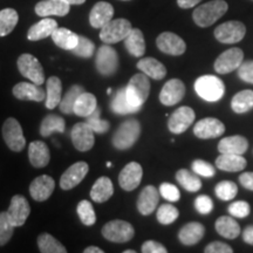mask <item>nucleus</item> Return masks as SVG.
I'll list each match as a JSON object with an SVG mask.
<instances>
[{
  "label": "nucleus",
  "instance_id": "1",
  "mask_svg": "<svg viewBox=\"0 0 253 253\" xmlns=\"http://www.w3.org/2000/svg\"><path fill=\"white\" fill-rule=\"evenodd\" d=\"M229 5L224 0H212L198 6L192 13L195 24L199 27H209L227 12Z\"/></svg>",
  "mask_w": 253,
  "mask_h": 253
},
{
  "label": "nucleus",
  "instance_id": "2",
  "mask_svg": "<svg viewBox=\"0 0 253 253\" xmlns=\"http://www.w3.org/2000/svg\"><path fill=\"white\" fill-rule=\"evenodd\" d=\"M140 135L141 123L136 119H128L122 122L114 132L113 145L119 150H126L137 142Z\"/></svg>",
  "mask_w": 253,
  "mask_h": 253
},
{
  "label": "nucleus",
  "instance_id": "3",
  "mask_svg": "<svg viewBox=\"0 0 253 253\" xmlns=\"http://www.w3.org/2000/svg\"><path fill=\"white\" fill-rule=\"evenodd\" d=\"M126 97L131 106L142 108L150 94V81L144 73L135 74L126 87Z\"/></svg>",
  "mask_w": 253,
  "mask_h": 253
},
{
  "label": "nucleus",
  "instance_id": "4",
  "mask_svg": "<svg viewBox=\"0 0 253 253\" xmlns=\"http://www.w3.org/2000/svg\"><path fill=\"white\" fill-rule=\"evenodd\" d=\"M195 90L199 97L209 102L219 101L225 94V84L219 78L213 75H203L195 82Z\"/></svg>",
  "mask_w": 253,
  "mask_h": 253
},
{
  "label": "nucleus",
  "instance_id": "5",
  "mask_svg": "<svg viewBox=\"0 0 253 253\" xmlns=\"http://www.w3.org/2000/svg\"><path fill=\"white\" fill-rule=\"evenodd\" d=\"M102 236L113 243L130 242L135 236L134 226L128 221L122 219H114L104 224L102 227Z\"/></svg>",
  "mask_w": 253,
  "mask_h": 253
},
{
  "label": "nucleus",
  "instance_id": "6",
  "mask_svg": "<svg viewBox=\"0 0 253 253\" xmlns=\"http://www.w3.org/2000/svg\"><path fill=\"white\" fill-rule=\"evenodd\" d=\"M2 138L7 147L14 153H20L26 145V138L24 136L20 123L14 118H8L2 125Z\"/></svg>",
  "mask_w": 253,
  "mask_h": 253
},
{
  "label": "nucleus",
  "instance_id": "7",
  "mask_svg": "<svg viewBox=\"0 0 253 253\" xmlns=\"http://www.w3.org/2000/svg\"><path fill=\"white\" fill-rule=\"evenodd\" d=\"M131 30L132 27L130 21L122 18L115 19V20H110L108 24L101 28L100 39L108 45L120 42V41L126 39Z\"/></svg>",
  "mask_w": 253,
  "mask_h": 253
},
{
  "label": "nucleus",
  "instance_id": "8",
  "mask_svg": "<svg viewBox=\"0 0 253 253\" xmlns=\"http://www.w3.org/2000/svg\"><path fill=\"white\" fill-rule=\"evenodd\" d=\"M18 69L24 78L28 79L34 84H41L45 82V73L39 60L36 56L25 53L18 58Z\"/></svg>",
  "mask_w": 253,
  "mask_h": 253
},
{
  "label": "nucleus",
  "instance_id": "9",
  "mask_svg": "<svg viewBox=\"0 0 253 253\" xmlns=\"http://www.w3.org/2000/svg\"><path fill=\"white\" fill-rule=\"evenodd\" d=\"M97 72L103 77H112L118 72L119 68V55L116 50L110 47L108 43L101 46L96 52L95 59Z\"/></svg>",
  "mask_w": 253,
  "mask_h": 253
},
{
  "label": "nucleus",
  "instance_id": "10",
  "mask_svg": "<svg viewBox=\"0 0 253 253\" xmlns=\"http://www.w3.org/2000/svg\"><path fill=\"white\" fill-rule=\"evenodd\" d=\"M245 25L240 21L231 20L221 24L214 30V38L221 43H237L244 39Z\"/></svg>",
  "mask_w": 253,
  "mask_h": 253
},
{
  "label": "nucleus",
  "instance_id": "11",
  "mask_svg": "<svg viewBox=\"0 0 253 253\" xmlns=\"http://www.w3.org/2000/svg\"><path fill=\"white\" fill-rule=\"evenodd\" d=\"M72 143L74 148L81 153L89 151L94 147V130L87 122H79L71 130Z\"/></svg>",
  "mask_w": 253,
  "mask_h": 253
},
{
  "label": "nucleus",
  "instance_id": "12",
  "mask_svg": "<svg viewBox=\"0 0 253 253\" xmlns=\"http://www.w3.org/2000/svg\"><path fill=\"white\" fill-rule=\"evenodd\" d=\"M243 60H244V52L238 47H233L218 56L214 61V71L219 74H227L238 69L243 63Z\"/></svg>",
  "mask_w": 253,
  "mask_h": 253
},
{
  "label": "nucleus",
  "instance_id": "13",
  "mask_svg": "<svg viewBox=\"0 0 253 253\" xmlns=\"http://www.w3.org/2000/svg\"><path fill=\"white\" fill-rule=\"evenodd\" d=\"M196 114L194 109L188 106L179 107L171 114L168 121V128L172 134L179 135L188 130V128L195 121Z\"/></svg>",
  "mask_w": 253,
  "mask_h": 253
},
{
  "label": "nucleus",
  "instance_id": "14",
  "mask_svg": "<svg viewBox=\"0 0 253 253\" xmlns=\"http://www.w3.org/2000/svg\"><path fill=\"white\" fill-rule=\"evenodd\" d=\"M6 212H7L8 219L15 227L23 226L31 213L30 203L24 196L15 195L12 197L11 204Z\"/></svg>",
  "mask_w": 253,
  "mask_h": 253
},
{
  "label": "nucleus",
  "instance_id": "15",
  "mask_svg": "<svg viewBox=\"0 0 253 253\" xmlns=\"http://www.w3.org/2000/svg\"><path fill=\"white\" fill-rule=\"evenodd\" d=\"M89 171V166L84 161L72 164L60 177V188L62 190H72L84 181Z\"/></svg>",
  "mask_w": 253,
  "mask_h": 253
},
{
  "label": "nucleus",
  "instance_id": "16",
  "mask_svg": "<svg viewBox=\"0 0 253 253\" xmlns=\"http://www.w3.org/2000/svg\"><path fill=\"white\" fill-rule=\"evenodd\" d=\"M156 45L161 52L169 55H182L186 50L184 40L171 32H163L158 36Z\"/></svg>",
  "mask_w": 253,
  "mask_h": 253
},
{
  "label": "nucleus",
  "instance_id": "17",
  "mask_svg": "<svg viewBox=\"0 0 253 253\" xmlns=\"http://www.w3.org/2000/svg\"><path fill=\"white\" fill-rule=\"evenodd\" d=\"M143 177V169L137 162H130L123 168L119 175V184L125 191H132L140 185Z\"/></svg>",
  "mask_w": 253,
  "mask_h": 253
},
{
  "label": "nucleus",
  "instance_id": "18",
  "mask_svg": "<svg viewBox=\"0 0 253 253\" xmlns=\"http://www.w3.org/2000/svg\"><path fill=\"white\" fill-rule=\"evenodd\" d=\"M185 95V84L179 79H171L164 84L160 93L161 103L167 107L181 102Z\"/></svg>",
  "mask_w": 253,
  "mask_h": 253
},
{
  "label": "nucleus",
  "instance_id": "19",
  "mask_svg": "<svg viewBox=\"0 0 253 253\" xmlns=\"http://www.w3.org/2000/svg\"><path fill=\"white\" fill-rule=\"evenodd\" d=\"M225 132L224 123L214 118H205L196 123L194 126V134L198 138H217Z\"/></svg>",
  "mask_w": 253,
  "mask_h": 253
},
{
  "label": "nucleus",
  "instance_id": "20",
  "mask_svg": "<svg viewBox=\"0 0 253 253\" xmlns=\"http://www.w3.org/2000/svg\"><path fill=\"white\" fill-rule=\"evenodd\" d=\"M55 189V181L48 175H42L33 179L30 185V195L36 202H45L52 196Z\"/></svg>",
  "mask_w": 253,
  "mask_h": 253
},
{
  "label": "nucleus",
  "instance_id": "21",
  "mask_svg": "<svg viewBox=\"0 0 253 253\" xmlns=\"http://www.w3.org/2000/svg\"><path fill=\"white\" fill-rule=\"evenodd\" d=\"M158 202H160V191L154 185H147L138 196L136 207L141 214L149 216L156 210Z\"/></svg>",
  "mask_w": 253,
  "mask_h": 253
},
{
  "label": "nucleus",
  "instance_id": "22",
  "mask_svg": "<svg viewBox=\"0 0 253 253\" xmlns=\"http://www.w3.org/2000/svg\"><path fill=\"white\" fill-rule=\"evenodd\" d=\"M71 5L66 0H42L36 5V13L39 17H65L69 13Z\"/></svg>",
  "mask_w": 253,
  "mask_h": 253
},
{
  "label": "nucleus",
  "instance_id": "23",
  "mask_svg": "<svg viewBox=\"0 0 253 253\" xmlns=\"http://www.w3.org/2000/svg\"><path fill=\"white\" fill-rule=\"evenodd\" d=\"M12 93L18 100L36 101V102L46 100V91L34 82H31V84L30 82H20L13 87Z\"/></svg>",
  "mask_w": 253,
  "mask_h": 253
},
{
  "label": "nucleus",
  "instance_id": "24",
  "mask_svg": "<svg viewBox=\"0 0 253 253\" xmlns=\"http://www.w3.org/2000/svg\"><path fill=\"white\" fill-rule=\"evenodd\" d=\"M114 17V7L109 2L99 1L91 8L89 13V23L94 28H102Z\"/></svg>",
  "mask_w": 253,
  "mask_h": 253
},
{
  "label": "nucleus",
  "instance_id": "25",
  "mask_svg": "<svg viewBox=\"0 0 253 253\" xmlns=\"http://www.w3.org/2000/svg\"><path fill=\"white\" fill-rule=\"evenodd\" d=\"M28 158L34 168H45L50 161V151L46 143L33 141L28 145Z\"/></svg>",
  "mask_w": 253,
  "mask_h": 253
},
{
  "label": "nucleus",
  "instance_id": "26",
  "mask_svg": "<svg viewBox=\"0 0 253 253\" xmlns=\"http://www.w3.org/2000/svg\"><path fill=\"white\" fill-rule=\"evenodd\" d=\"M205 235V227L198 221H191L184 225L179 231L178 239L183 245L192 246L203 239Z\"/></svg>",
  "mask_w": 253,
  "mask_h": 253
},
{
  "label": "nucleus",
  "instance_id": "27",
  "mask_svg": "<svg viewBox=\"0 0 253 253\" xmlns=\"http://www.w3.org/2000/svg\"><path fill=\"white\" fill-rule=\"evenodd\" d=\"M249 148V142L244 136L235 135L223 138L218 143V151L220 154H233L243 155Z\"/></svg>",
  "mask_w": 253,
  "mask_h": 253
},
{
  "label": "nucleus",
  "instance_id": "28",
  "mask_svg": "<svg viewBox=\"0 0 253 253\" xmlns=\"http://www.w3.org/2000/svg\"><path fill=\"white\" fill-rule=\"evenodd\" d=\"M56 28H58V23L54 19L43 18L39 23L34 24L33 26L30 27L27 32V39L31 41H39L46 38L50 37Z\"/></svg>",
  "mask_w": 253,
  "mask_h": 253
},
{
  "label": "nucleus",
  "instance_id": "29",
  "mask_svg": "<svg viewBox=\"0 0 253 253\" xmlns=\"http://www.w3.org/2000/svg\"><path fill=\"white\" fill-rule=\"evenodd\" d=\"M137 69L144 73L148 78L154 79V80H162L167 75V68L162 62L154 58H143L136 65Z\"/></svg>",
  "mask_w": 253,
  "mask_h": 253
},
{
  "label": "nucleus",
  "instance_id": "30",
  "mask_svg": "<svg viewBox=\"0 0 253 253\" xmlns=\"http://www.w3.org/2000/svg\"><path fill=\"white\" fill-rule=\"evenodd\" d=\"M113 194L114 185L110 178L106 176H102L99 179H96L89 192L91 201L96 202V203H104V202L109 201Z\"/></svg>",
  "mask_w": 253,
  "mask_h": 253
},
{
  "label": "nucleus",
  "instance_id": "31",
  "mask_svg": "<svg viewBox=\"0 0 253 253\" xmlns=\"http://www.w3.org/2000/svg\"><path fill=\"white\" fill-rule=\"evenodd\" d=\"M216 166L218 169L223 170V171L237 172L243 171L248 166V162L242 155L221 154L219 157H217Z\"/></svg>",
  "mask_w": 253,
  "mask_h": 253
},
{
  "label": "nucleus",
  "instance_id": "32",
  "mask_svg": "<svg viewBox=\"0 0 253 253\" xmlns=\"http://www.w3.org/2000/svg\"><path fill=\"white\" fill-rule=\"evenodd\" d=\"M62 84L58 77H50L46 82V100L47 109H54L59 106L62 99Z\"/></svg>",
  "mask_w": 253,
  "mask_h": 253
},
{
  "label": "nucleus",
  "instance_id": "33",
  "mask_svg": "<svg viewBox=\"0 0 253 253\" xmlns=\"http://www.w3.org/2000/svg\"><path fill=\"white\" fill-rule=\"evenodd\" d=\"M125 46L132 56L136 58L143 56L145 53V41L142 31L138 28H132L125 39Z\"/></svg>",
  "mask_w": 253,
  "mask_h": 253
},
{
  "label": "nucleus",
  "instance_id": "34",
  "mask_svg": "<svg viewBox=\"0 0 253 253\" xmlns=\"http://www.w3.org/2000/svg\"><path fill=\"white\" fill-rule=\"evenodd\" d=\"M50 37H52L53 42H54L56 46L65 50L74 49L79 41V36L77 33L68 30V28L63 27L56 28Z\"/></svg>",
  "mask_w": 253,
  "mask_h": 253
},
{
  "label": "nucleus",
  "instance_id": "35",
  "mask_svg": "<svg viewBox=\"0 0 253 253\" xmlns=\"http://www.w3.org/2000/svg\"><path fill=\"white\" fill-rule=\"evenodd\" d=\"M110 109L113 113L118 114V115H128V114H132L141 110L140 108L131 106L129 102L128 97H126V88H120L116 91L115 96L113 97L112 102H110Z\"/></svg>",
  "mask_w": 253,
  "mask_h": 253
},
{
  "label": "nucleus",
  "instance_id": "36",
  "mask_svg": "<svg viewBox=\"0 0 253 253\" xmlns=\"http://www.w3.org/2000/svg\"><path fill=\"white\" fill-rule=\"evenodd\" d=\"M217 232L226 239H236L240 235V226L232 217L221 216L216 220Z\"/></svg>",
  "mask_w": 253,
  "mask_h": 253
},
{
  "label": "nucleus",
  "instance_id": "37",
  "mask_svg": "<svg viewBox=\"0 0 253 253\" xmlns=\"http://www.w3.org/2000/svg\"><path fill=\"white\" fill-rule=\"evenodd\" d=\"M96 108L97 101L95 95L84 91L78 97L77 102L74 104V114L78 116H81V118H88Z\"/></svg>",
  "mask_w": 253,
  "mask_h": 253
},
{
  "label": "nucleus",
  "instance_id": "38",
  "mask_svg": "<svg viewBox=\"0 0 253 253\" xmlns=\"http://www.w3.org/2000/svg\"><path fill=\"white\" fill-rule=\"evenodd\" d=\"M66 122L63 118L59 115H47L45 119L41 121L40 125V135L42 137H49L53 132H65Z\"/></svg>",
  "mask_w": 253,
  "mask_h": 253
},
{
  "label": "nucleus",
  "instance_id": "39",
  "mask_svg": "<svg viewBox=\"0 0 253 253\" xmlns=\"http://www.w3.org/2000/svg\"><path fill=\"white\" fill-rule=\"evenodd\" d=\"M231 108L237 114H244L253 109V90L246 89L237 93L231 101Z\"/></svg>",
  "mask_w": 253,
  "mask_h": 253
},
{
  "label": "nucleus",
  "instance_id": "40",
  "mask_svg": "<svg viewBox=\"0 0 253 253\" xmlns=\"http://www.w3.org/2000/svg\"><path fill=\"white\" fill-rule=\"evenodd\" d=\"M176 179L189 192H197L202 188V181L197 173H192L186 169L178 170L176 172Z\"/></svg>",
  "mask_w": 253,
  "mask_h": 253
},
{
  "label": "nucleus",
  "instance_id": "41",
  "mask_svg": "<svg viewBox=\"0 0 253 253\" xmlns=\"http://www.w3.org/2000/svg\"><path fill=\"white\" fill-rule=\"evenodd\" d=\"M38 246H39V251L41 253H66L65 246L59 242L58 239L50 236L49 233H41L38 237Z\"/></svg>",
  "mask_w": 253,
  "mask_h": 253
},
{
  "label": "nucleus",
  "instance_id": "42",
  "mask_svg": "<svg viewBox=\"0 0 253 253\" xmlns=\"http://www.w3.org/2000/svg\"><path fill=\"white\" fill-rule=\"evenodd\" d=\"M19 21L18 12L13 8L0 11V37H6L14 30Z\"/></svg>",
  "mask_w": 253,
  "mask_h": 253
},
{
  "label": "nucleus",
  "instance_id": "43",
  "mask_svg": "<svg viewBox=\"0 0 253 253\" xmlns=\"http://www.w3.org/2000/svg\"><path fill=\"white\" fill-rule=\"evenodd\" d=\"M84 91V88L80 84H74L69 88V90L65 94V96L61 99V102L59 104V109L63 114H74V104L77 102L78 97Z\"/></svg>",
  "mask_w": 253,
  "mask_h": 253
},
{
  "label": "nucleus",
  "instance_id": "44",
  "mask_svg": "<svg viewBox=\"0 0 253 253\" xmlns=\"http://www.w3.org/2000/svg\"><path fill=\"white\" fill-rule=\"evenodd\" d=\"M77 212L84 225L91 226L96 223V214H95L94 208L89 201H86V199L81 201L78 204Z\"/></svg>",
  "mask_w": 253,
  "mask_h": 253
},
{
  "label": "nucleus",
  "instance_id": "45",
  "mask_svg": "<svg viewBox=\"0 0 253 253\" xmlns=\"http://www.w3.org/2000/svg\"><path fill=\"white\" fill-rule=\"evenodd\" d=\"M214 194L220 201H232L238 194V186L231 181H221L214 188Z\"/></svg>",
  "mask_w": 253,
  "mask_h": 253
},
{
  "label": "nucleus",
  "instance_id": "46",
  "mask_svg": "<svg viewBox=\"0 0 253 253\" xmlns=\"http://www.w3.org/2000/svg\"><path fill=\"white\" fill-rule=\"evenodd\" d=\"M179 216V211L171 204H163L158 208L156 217L157 220L163 225H169L175 221Z\"/></svg>",
  "mask_w": 253,
  "mask_h": 253
},
{
  "label": "nucleus",
  "instance_id": "47",
  "mask_svg": "<svg viewBox=\"0 0 253 253\" xmlns=\"http://www.w3.org/2000/svg\"><path fill=\"white\" fill-rule=\"evenodd\" d=\"M74 55L79 56V58L84 59H89L93 56L95 52V45L91 40L88 39L86 37L79 36L78 45L75 46V48L71 50Z\"/></svg>",
  "mask_w": 253,
  "mask_h": 253
},
{
  "label": "nucleus",
  "instance_id": "48",
  "mask_svg": "<svg viewBox=\"0 0 253 253\" xmlns=\"http://www.w3.org/2000/svg\"><path fill=\"white\" fill-rule=\"evenodd\" d=\"M15 226L8 219L7 212H0V246H4L11 240Z\"/></svg>",
  "mask_w": 253,
  "mask_h": 253
},
{
  "label": "nucleus",
  "instance_id": "49",
  "mask_svg": "<svg viewBox=\"0 0 253 253\" xmlns=\"http://www.w3.org/2000/svg\"><path fill=\"white\" fill-rule=\"evenodd\" d=\"M100 116L101 110L99 108H96L89 116H88L86 122L91 126L94 132H96V134H106V132L109 130L110 125L108 121H106V120L100 119Z\"/></svg>",
  "mask_w": 253,
  "mask_h": 253
},
{
  "label": "nucleus",
  "instance_id": "50",
  "mask_svg": "<svg viewBox=\"0 0 253 253\" xmlns=\"http://www.w3.org/2000/svg\"><path fill=\"white\" fill-rule=\"evenodd\" d=\"M192 171L203 177H213L216 169L211 163L203 160H196L192 162Z\"/></svg>",
  "mask_w": 253,
  "mask_h": 253
},
{
  "label": "nucleus",
  "instance_id": "51",
  "mask_svg": "<svg viewBox=\"0 0 253 253\" xmlns=\"http://www.w3.org/2000/svg\"><path fill=\"white\" fill-rule=\"evenodd\" d=\"M158 191L164 199L169 202H178L181 198V192H179L178 188L171 183H162Z\"/></svg>",
  "mask_w": 253,
  "mask_h": 253
},
{
  "label": "nucleus",
  "instance_id": "52",
  "mask_svg": "<svg viewBox=\"0 0 253 253\" xmlns=\"http://www.w3.org/2000/svg\"><path fill=\"white\" fill-rule=\"evenodd\" d=\"M250 204L245 201H237L230 204L229 207V213L232 217L236 218H245L250 214Z\"/></svg>",
  "mask_w": 253,
  "mask_h": 253
},
{
  "label": "nucleus",
  "instance_id": "53",
  "mask_svg": "<svg viewBox=\"0 0 253 253\" xmlns=\"http://www.w3.org/2000/svg\"><path fill=\"white\" fill-rule=\"evenodd\" d=\"M195 208L199 213L208 214L213 210V202L209 196L201 195L195 199Z\"/></svg>",
  "mask_w": 253,
  "mask_h": 253
},
{
  "label": "nucleus",
  "instance_id": "54",
  "mask_svg": "<svg viewBox=\"0 0 253 253\" xmlns=\"http://www.w3.org/2000/svg\"><path fill=\"white\" fill-rule=\"evenodd\" d=\"M238 77L243 81L253 84V60L243 61V63L238 68Z\"/></svg>",
  "mask_w": 253,
  "mask_h": 253
},
{
  "label": "nucleus",
  "instance_id": "55",
  "mask_svg": "<svg viewBox=\"0 0 253 253\" xmlns=\"http://www.w3.org/2000/svg\"><path fill=\"white\" fill-rule=\"evenodd\" d=\"M141 251L143 253H167L168 250L156 240H147L142 245Z\"/></svg>",
  "mask_w": 253,
  "mask_h": 253
},
{
  "label": "nucleus",
  "instance_id": "56",
  "mask_svg": "<svg viewBox=\"0 0 253 253\" xmlns=\"http://www.w3.org/2000/svg\"><path fill=\"white\" fill-rule=\"evenodd\" d=\"M205 253H232L233 249L230 245L221 242L210 243L207 248L204 249Z\"/></svg>",
  "mask_w": 253,
  "mask_h": 253
},
{
  "label": "nucleus",
  "instance_id": "57",
  "mask_svg": "<svg viewBox=\"0 0 253 253\" xmlns=\"http://www.w3.org/2000/svg\"><path fill=\"white\" fill-rule=\"evenodd\" d=\"M240 184L245 189L253 191V172H244L239 176Z\"/></svg>",
  "mask_w": 253,
  "mask_h": 253
},
{
  "label": "nucleus",
  "instance_id": "58",
  "mask_svg": "<svg viewBox=\"0 0 253 253\" xmlns=\"http://www.w3.org/2000/svg\"><path fill=\"white\" fill-rule=\"evenodd\" d=\"M243 239L246 244L253 245V225L245 227V230L243 231Z\"/></svg>",
  "mask_w": 253,
  "mask_h": 253
},
{
  "label": "nucleus",
  "instance_id": "59",
  "mask_svg": "<svg viewBox=\"0 0 253 253\" xmlns=\"http://www.w3.org/2000/svg\"><path fill=\"white\" fill-rule=\"evenodd\" d=\"M201 1L202 0H177V4L181 8H191Z\"/></svg>",
  "mask_w": 253,
  "mask_h": 253
},
{
  "label": "nucleus",
  "instance_id": "60",
  "mask_svg": "<svg viewBox=\"0 0 253 253\" xmlns=\"http://www.w3.org/2000/svg\"><path fill=\"white\" fill-rule=\"evenodd\" d=\"M103 250H101L97 246H88L84 250V253H103Z\"/></svg>",
  "mask_w": 253,
  "mask_h": 253
},
{
  "label": "nucleus",
  "instance_id": "61",
  "mask_svg": "<svg viewBox=\"0 0 253 253\" xmlns=\"http://www.w3.org/2000/svg\"><path fill=\"white\" fill-rule=\"evenodd\" d=\"M69 5H82L86 0H66Z\"/></svg>",
  "mask_w": 253,
  "mask_h": 253
},
{
  "label": "nucleus",
  "instance_id": "62",
  "mask_svg": "<svg viewBox=\"0 0 253 253\" xmlns=\"http://www.w3.org/2000/svg\"><path fill=\"white\" fill-rule=\"evenodd\" d=\"M135 252L136 251H134V250H126V251L123 253H135Z\"/></svg>",
  "mask_w": 253,
  "mask_h": 253
},
{
  "label": "nucleus",
  "instance_id": "63",
  "mask_svg": "<svg viewBox=\"0 0 253 253\" xmlns=\"http://www.w3.org/2000/svg\"><path fill=\"white\" fill-rule=\"evenodd\" d=\"M107 167H108V168L112 167V163H110V162H107Z\"/></svg>",
  "mask_w": 253,
  "mask_h": 253
},
{
  "label": "nucleus",
  "instance_id": "64",
  "mask_svg": "<svg viewBox=\"0 0 253 253\" xmlns=\"http://www.w3.org/2000/svg\"><path fill=\"white\" fill-rule=\"evenodd\" d=\"M122 1H129V0H122Z\"/></svg>",
  "mask_w": 253,
  "mask_h": 253
}]
</instances>
